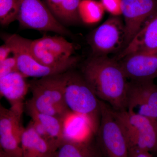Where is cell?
Wrapping results in <instances>:
<instances>
[{"label":"cell","mask_w":157,"mask_h":157,"mask_svg":"<svg viewBox=\"0 0 157 157\" xmlns=\"http://www.w3.org/2000/svg\"><path fill=\"white\" fill-rule=\"evenodd\" d=\"M0 157H13L4 151L2 149L0 148Z\"/></svg>","instance_id":"obj_26"},{"label":"cell","mask_w":157,"mask_h":157,"mask_svg":"<svg viewBox=\"0 0 157 157\" xmlns=\"http://www.w3.org/2000/svg\"><path fill=\"white\" fill-rule=\"evenodd\" d=\"M101 118L95 136L102 155L130 157L125 138L109 104L100 100Z\"/></svg>","instance_id":"obj_6"},{"label":"cell","mask_w":157,"mask_h":157,"mask_svg":"<svg viewBox=\"0 0 157 157\" xmlns=\"http://www.w3.org/2000/svg\"><path fill=\"white\" fill-rule=\"evenodd\" d=\"M125 30L124 48L147 21L157 12V0H122Z\"/></svg>","instance_id":"obj_11"},{"label":"cell","mask_w":157,"mask_h":157,"mask_svg":"<svg viewBox=\"0 0 157 157\" xmlns=\"http://www.w3.org/2000/svg\"><path fill=\"white\" fill-rule=\"evenodd\" d=\"M105 11L112 16H120L122 14V0H101Z\"/></svg>","instance_id":"obj_23"},{"label":"cell","mask_w":157,"mask_h":157,"mask_svg":"<svg viewBox=\"0 0 157 157\" xmlns=\"http://www.w3.org/2000/svg\"><path fill=\"white\" fill-rule=\"evenodd\" d=\"M11 53H12V50L10 45L4 42L0 47V63L9 57Z\"/></svg>","instance_id":"obj_24"},{"label":"cell","mask_w":157,"mask_h":157,"mask_svg":"<svg viewBox=\"0 0 157 157\" xmlns=\"http://www.w3.org/2000/svg\"><path fill=\"white\" fill-rule=\"evenodd\" d=\"M74 69L65 73V103L70 111L86 119L96 135L101 121L100 100L81 73Z\"/></svg>","instance_id":"obj_2"},{"label":"cell","mask_w":157,"mask_h":157,"mask_svg":"<svg viewBox=\"0 0 157 157\" xmlns=\"http://www.w3.org/2000/svg\"><path fill=\"white\" fill-rule=\"evenodd\" d=\"M25 109L32 120L38 122L42 126L51 139L61 144L63 141V119L39 112L29 100L25 102Z\"/></svg>","instance_id":"obj_17"},{"label":"cell","mask_w":157,"mask_h":157,"mask_svg":"<svg viewBox=\"0 0 157 157\" xmlns=\"http://www.w3.org/2000/svg\"><path fill=\"white\" fill-rule=\"evenodd\" d=\"M105 11L102 3L96 0H81L78 6V16L80 20L87 25L100 22Z\"/></svg>","instance_id":"obj_20"},{"label":"cell","mask_w":157,"mask_h":157,"mask_svg":"<svg viewBox=\"0 0 157 157\" xmlns=\"http://www.w3.org/2000/svg\"><path fill=\"white\" fill-rule=\"evenodd\" d=\"M80 73L99 100L114 111L126 109L129 81L117 60L93 56L82 65Z\"/></svg>","instance_id":"obj_1"},{"label":"cell","mask_w":157,"mask_h":157,"mask_svg":"<svg viewBox=\"0 0 157 157\" xmlns=\"http://www.w3.org/2000/svg\"><path fill=\"white\" fill-rule=\"evenodd\" d=\"M126 110L157 121V85L154 80L128 82Z\"/></svg>","instance_id":"obj_10"},{"label":"cell","mask_w":157,"mask_h":157,"mask_svg":"<svg viewBox=\"0 0 157 157\" xmlns=\"http://www.w3.org/2000/svg\"><path fill=\"white\" fill-rule=\"evenodd\" d=\"M56 157H102L94 137L84 141L64 140L57 151Z\"/></svg>","instance_id":"obj_19"},{"label":"cell","mask_w":157,"mask_h":157,"mask_svg":"<svg viewBox=\"0 0 157 157\" xmlns=\"http://www.w3.org/2000/svg\"><path fill=\"white\" fill-rule=\"evenodd\" d=\"M31 53L39 63L48 67H57L70 61L75 52V45L63 36L45 35L30 40Z\"/></svg>","instance_id":"obj_8"},{"label":"cell","mask_w":157,"mask_h":157,"mask_svg":"<svg viewBox=\"0 0 157 157\" xmlns=\"http://www.w3.org/2000/svg\"><path fill=\"white\" fill-rule=\"evenodd\" d=\"M20 72H14L0 78V95L11 105V109L23 114L25 98L29 90V82Z\"/></svg>","instance_id":"obj_14"},{"label":"cell","mask_w":157,"mask_h":157,"mask_svg":"<svg viewBox=\"0 0 157 157\" xmlns=\"http://www.w3.org/2000/svg\"><path fill=\"white\" fill-rule=\"evenodd\" d=\"M54 17L63 24H74L80 21L78 8L81 0H43Z\"/></svg>","instance_id":"obj_18"},{"label":"cell","mask_w":157,"mask_h":157,"mask_svg":"<svg viewBox=\"0 0 157 157\" xmlns=\"http://www.w3.org/2000/svg\"><path fill=\"white\" fill-rule=\"evenodd\" d=\"M130 157H153L150 152L146 151L138 152L132 155Z\"/></svg>","instance_id":"obj_25"},{"label":"cell","mask_w":157,"mask_h":157,"mask_svg":"<svg viewBox=\"0 0 157 157\" xmlns=\"http://www.w3.org/2000/svg\"><path fill=\"white\" fill-rule=\"evenodd\" d=\"M18 11V0H0L1 25L6 26L17 20Z\"/></svg>","instance_id":"obj_21"},{"label":"cell","mask_w":157,"mask_h":157,"mask_svg":"<svg viewBox=\"0 0 157 157\" xmlns=\"http://www.w3.org/2000/svg\"><path fill=\"white\" fill-rule=\"evenodd\" d=\"M60 144L45 140L37 134L31 121L21 137L22 157H56Z\"/></svg>","instance_id":"obj_15"},{"label":"cell","mask_w":157,"mask_h":157,"mask_svg":"<svg viewBox=\"0 0 157 157\" xmlns=\"http://www.w3.org/2000/svg\"><path fill=\"white\" fill-rule=\"evenodd\" d=\"M113 113L125 138L129 156L141 151L157 153V121L126 109H113Z\"/></svg>","instance_id":"obj_3"},{"label":"cell","mask_w":157,"mask_h":157,"mask_svg":"<svg viewBox=\"0 0 157 157\" xmlns=\"http://www.w3.org/2000/svg\"><path fill=\"white\" fill-rule=\"evenodd\" d=\"M65 73L29 81L32 94L29 101L39 112L63 119L70 111L64 99Z\"/></svg>","instance_id":"obj_4"},{"label":"cell","mask_w":157,"mask_h":157,"mask_svg":"<svg viewBox=\"0 0 157 157\" xmlns=\"http://www.w3.org/2000/svg\"><path fill=\"white\" fill-rule=\"evenodd\" d=\"M17 21L23 29L51 32L62 36H70L65 26L55 18L43 0H18Z\"/></svg>","instance_id":"obj_7"},{"label":"cell","mask_w":157,"mask_h":157,"mask_svg":"<svg viewBox=\"0 0 157 157\" xmlns=\"http://www.w3.org/2000/svg\"><path fill=\"white\" fill-rule=\"evenodd\" d=\"M125 39L124 22L120 16L111 15L91 33L88 42L93 56H107L121 49L122 50Z\"/></svg>","instance_id":"obj_9"},{"label":"cell","mask_w":157,"mask_h":157,"mask_svg":"<svg viewBox=\"0 0 157 157\" xmlns=\"http://www.w3.org/2000/svg\"><path fill=\"white\" fill-rule=\"evenodd\" d=\"M120 61L130 80H154L157 77V50L132 54Z\"/></svg>","instance_id":"obj_13"},{"label":"cell","mask_w":157,"mask_h":157,"mask_svg":"<svg viewBox=\"0 0 157 157\" xmlns=\"http://www.w3.org/2000/svg\"><path fill=\"white\" fill-rule=\"evenodd\" d=\"M17 59L13 56L0 63V78L9 73L18 72Z\"/></svg>","instance_id":"obj_22"},{"label":"cell","mask_w":157,"mask_h":157,"mask_svg":"<svg viewBox=\"0 0 157 157\" xmlns=\"http://www.w3.org/2000/svg\"><path fill=\"white\" fill-rule=\"evenodd\" d=\"M4 42L10 45L13 56L17 59L18 71L25 77L40 78L62 74L74 69L79 59L73 56L64 64L57 67H48L39 63L31 53L29 49L30 40L17 34L6 35L3 37Z\"/></svg>","instance_id":"obj_5"},{"label":"cell","mask_w":157,"mask_h":157,"mask_svg":"<svg viewBox=\"0 0 157 157\" xmlns=\"http://www.w3.org/2000/svg\"><path fill=\"white\" fill-rule=\"evenodd\" d=\"M157 50V12L147 21L126 47L120 52L117 60L135 53Z\"/></svg>","instance_id":"obj_16"},{"label":"cell","mask_w":157,"mask_h":157,"mask_svg":"<svg viewBox=\"0 0 157 157\" xmlns=\"http://www.w3.org/2000/svg\"><path fill=\"white\" fill-rule=\"evenodd\" d=\"M22 114L0 105V148L13 157H22Z\"/></svg>","instance_id":"obj_12"}]
</instances>
